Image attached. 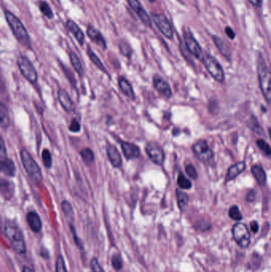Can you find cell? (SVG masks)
Listing matches in <instances>:
<instances>
[{
  "label": "cell",
  "mask_w": 271,
  "mask_h": 272,
  "mask_svg": "<svg viewBox=\"0 0 271 272\" xmlns=\"http://www.w3.org/2000/svg\"><path fill=\"white\" fill-rule=\"evenodd\" d=\"M178 185L181 189H183V190H189L192 187L190 181L183 174H180L178 175Z\"/></svg>",
  "instance_id": "cell-33"
},
{
  "label": "cell",
  "mask_w": 271,
  "mask_h": 272,
  "mask_svg": "<svg viewBox=\"0 0 271 272\" xmlns=\"http://www.w3.org/2000/svg\"><path fill=\"white\" fill-rule=\"evenodd\" d=\"M225 33L227 37L229 38V39H231V40L234 39V38H235V36H236V35H235V33H234V30H233L232 28L230 27V26H227V27H225Z\"/></svg>",
  "instance_id": "cell-45"
},
{
  "label": "cell",
  "mask_w": 271,
  "mask_h": 272,
  "mask_svg": "<svg viewBox=\"0 0 271 272\" xmlns=\"http://www.w3.org/2000/svg\"><path fill=\"white\" fill-rule=\"evenodd\" d=\"M3 224H2V219H1V217H0V230H1V228H2Z\"/></svg>",
  "instance_id": "cell-50"
},
{
  "label": "cell",
  "mask_w": 271,
  "mask_h": 272,
  "mask_svg": "<svg viewBox=\"0 0 271 272\" xmlns=\"http://www.w3.org/2000/svg\"><path fill=\"white\" fill-rule=\"evenodd\" d=\"M87 54H88V57H89L90 60L92 61V62L95 64V66L97 67L101 71H103L105 74H108L106 69H105V65H104L102 61H100V59L98 57V56L92 51V49L89 46H88L87 49Z\"/></svg>",
  "instance_id": "cell-27"
},
{
  "label": "cell",
  "mask_w": 271,
  "mask_h": 272,
  "mask_svg": "<svg viewBox=\"0 0 271 272\" xmlns=\"http://www.w3.org/2000/svg\"><path fill=\"white\" fill-rule=\"evenodd\" d=\"M119 86L120 88V90L122 91L125 96L130 98L131 99H134L136 98V95H134V90L132 88L131 85L126 78H119Z\"/></svg>",
  "instance_id": "cell-25"
},
{
  "label": "cell",
  "mask_w": 271,
  "mask_h": 272,
  "mask_svg": "<svg viewBox=\"0 0 271 272\" xmlns=\"http://www.w3.org/2000/svg\"><path fill=\"white\" fill-rule=\"evenodd\" d=\"M70 131L74 133L79 132L81 131V125H80L79 122L75 119L72 120L71 123H70Z\"/></svg>",
  "instance_id": "cell-44"
},
{
  "label": "cell",
  "mask_w": 271,
  "mask_h": 272,
  "mask_svg": "<svg viewBox=\"0 0 271 272\" xmlns=\"http://www.w3.org/2000/svg\"><path fill=\"white\" fill-rule=\"evenodd\" d=\"M185 172H186V174L190 177L191 179H197V171H196V169H195L194 166H193L192 164H189V165L185 166Z\"/></svg>",
  "instance_id": "cell-40"
},
{
  "label": "cell",
  "mask_w": 271,
  "mask_h": 272,
  "mask_svg": "<svg viewBox=\"0 0 271 272\" xmlns=\"http://www.w3.org/2000/svg\"><path fill=\"white\" fill-rule=\"evenodd\" d=\"M251 229L254 233H256L258 231V224L256 221H253L251 224Z\"/></svg>",
  "instance_id": "cell-46"
},
{
  "label": "cell",
  "mask_w": 271,
  "mask_h": 272,
  "mask_svg": "<svg viewBox=\"0 0 271 272\" xmlns=\"http://www.w3.org/2000/svg\"><path fill=\"white\" fill-rule=\"evenodd\" d=\"M5 17L6 20L9 24L10 28L13 32V35H15L17 40L24 46H29L30 39L29 33L22 24V22L14 14L8 11H6Z\"/></svg>",
  "instance_id": "cell-3"
},
{
  "label": "cell",
  "mask_w": 271,
  "mask_h": 272,
  "mask_svg": "<svg viewBox=\"0 0 271 272\" xmlns=\"http://www.w3.org/2000/svg\"><path fill=\"white\" fill-rule=\"evenodd\" d=\"M56 272H68L62 256H58L56 260Z\"/></svg>",
  "instance_id": "cell-39"
},
{
  "label": "cell",
  "mask_w": 271,
  "mask_h": 272,
  "mask_svg": "<svg viewBox=\"0 0 271 272\" xmlns=\"http://www.w3.org/2000/svg\"><path fill=\"white\" fill-rule=\"evenodd\" d=\"M248 1L256 8H259L262 4V0H248Z\"/></svg>",
  "instance_id": "cell-47"
},
{
  "label": "cell",
  "mask_w": 271,
  "mask_h": 272,
  "mask_svg": "<svg viewBox=\"0 0 271 272\" xmlns=\"http://www.w3.org/2000/svg\"><path fill=\"white\" fill-rule=\"evenodd\" d=\"M112 266L116 270H119L123 267L121 259L119 256H114L112 259Z\"/></svg>",
  "instance_id": "cell-43"
},
{
  "label": "cell",
  "mask_w": 271,
  "mask_h": 272,
  "mask_svg": "<svg viewBox=\"0 0 271 272\" xmlns=\"http://www.w3.org/2000/svg\"><path fill=\"white\" fill-rule=\"evenodd\" d=\"M90 266H91L92 272H105L96 258H92L91 263H90Z\"/></svg>",
  "instance_id": "cell-41"
},
{
  "label": "cell",
  "mask_w": 271,
  "mask_h": 272,
  "mask_svg": "<svg viewBox=\"0 0 271 272\" xmlns=\"http://www.w3.org/2000/svg\"><path fill=\"white\" fill-rule=\"evenodd\" d=\"M146 152L150 160L157 165H162L165 160V154L159 144L155 142H149L146 145Z\"/></svg>",
  "instance_id": "cell-10"
},
{
  "label": "cell",
  "mask_w": 271,
  "mask_h": 272,
  "mask_svg": "<svg viewBox=\"0 0 271 272\" xmlns=\"http://www.w3.org/2000/svg\"><path fill=\"white\" fill-rule=\"evenodd\" d=\"M119 50H120V52H121V54L123 55L126 57H130L132 54V49L128 43L123 41V42L119 43Z\"/></svg>",
  "instance_id": "cell-35"
},
{
  "label": "cell",
  "mask_w": 271,
  "mask_h": 272,
  "mask_svg": "<svg viewBox=\"0 0 271 272\" xmlns=\"http://www.w3.org/2000/svg\"><path fill=\"white\" fill-rule=\"evenodd\" d=\"M87 35L99 47L104 49V50L107 49L106 41H105V38H104L102 33L97 29H95V27L89 25L88 26V29H87Z\"/></svg>",
  "instance_id": "cell-17"
},
{
  "label": "cell",
  "mask_w": 271,
  "mask_h": 272,
  "mask_svg": "<svg viewBox=\"0 0 271 272\" xmlns=\"http://www.w3.org/2000/svg\"><path fill=\"white\" fill-rule=\"evenodd\" d=\"M0 194L7 200L12 198L14 195V186L9 181L0 179Z\"/></svg>",
  "instance_id": "cell-23"
},
{
  "label": "cell",
  "mask_w": 271,
  "mask_h": 272,
  "mask_svg": "<svg viewBox=\"0 0 271 272\" xmlns=\"http://www.w3.org/2000/svg\"><path fill=\"white\" fill-rule=\"evenodd\" d=\"M70 58L76 72L79 74L81 77H82L83 74H84V70H83L82 64H81V60L78 56L74 52H70Z\"/></svg>",
  "instance_id": "cell-30"
},
{
  "label": "cell",
  "mask_w": 271,
  "mask_h": 272,
  "mask_svg": "<svg viewBox=\"0 0 271 272\" xmlns=\"http://www.w3.org/2000/svg\"><path fill=\"white\" fill-rule=\"evenodd\" d=\"M177 199H178V205L181 211H184V210L187 207L188 203H189V196L187 193H185V192L180 190V189H177L176 190Z\"/></svg>",
  "instance_id": "cell-28"
},
{
  "label": "cell",
  "mask_w": 271,
  "mask_h": 272,
  "mask_svg": "<svg viewBox=\"0 0 271 272\" xmlns=\"http://www.w3.org/2000/svg\"><path fill=\"white\" fill-rule=\"evenodd\" d=\"M203 64H205L208 72L218 82H223L225 79L224 70L221 64L213 56L209 54H204L201 57Z\"/></svg>",
  "instance_id": "cell-5"
},
{
  "label": "cell",
  "mask_w": 271,
  "mask_h": 272,
  "mask_svg": "<svg viewBox=\"0 0 271 272\" xmlns=\"http://www.w3.org/2000/svg\"><path fill=\"white\" fill-rule=\"evenodd\" d=\"M248 126L251 128V131L256 133L258 134H263L262 127L259 124V122L258 121L255 116H251L250 120L248 122Z\"/></svg>",
  "instance_id": "cell-31"
},
{
  "label": "cell",
  "mask_w": 271,
  "mask_h": 272,
  "mask_svg": "<svg viewBox=\"0 0 271 272\" xmlns=\"http://www.w3.org/2000/svg\"><path fill=\"white\" fill-rule=\"evenodd\" d=\"M26 221L30 229L35 232H39L42 228V222L40 217L36 212H29L26 215Z\"/></svg>",
  "instance_id": "cell-18"
},
{
  "label": "cell",
  "mask_w": 271,
  "mask_h": 272,
  "mask_svg": "<svg viewBox=\"0 0 271 272\" xmlns=\"http://www.w3.org/2000/svg\"><path fill=\"white\" fill-rule=\"evenodd\" d=\"M66 26L70 29V31L74 35V37L78 41L80 45L83 46L84 43V35L79 26L74 21L69 20L66 22Z\"/></svg>",
  "instance_id": "cell-22"
},
{
  "label": "cell",
  "mask_w": 271,
  "mask_h": 272,
  "mask_svg": "<svg viewBox=\"0 0 271 272\" xmlns=\"http://www.w3.org/2000/svg\"><path fill=\"white\" fill-rule=\"evenodd\" d=\"M39 9H40L42 13L45 16L47 17L48 19H53V11H52L51 8H50V6H49L47 3L45 2V1H41L40 4H39Z\"/></svg>",
  "instance_id": "cell-34"
},
{
  "label": "cell",
  "mask_w": 271,
  "mask_h": 272,
  "mask_svg": "<svg viewBox=\"0 0 271 272\" xmlns=\"http://www.w3.org/2000/svg\"><path fill=\"white\" fill-rule=\"evenodd\" d=\"M149 1H150V3L155 2V0H149Z\"/></svg>",
  "instance_id": "cell-51"
},
{
  "label": "cell",
  "mask_w": 271,
  "mask_h": 272,
  "mask_svg": "<svg viewBox=\"0 0 271 272\" xmlns=\"http://www.w3.org/2000/svg\"><path fill=\"white\" fill-rule=\"evenodd\" d=\"M251 173L256 179L258 184L261 186H264L266 185V172L264 171L263 168L259 165H253L251 167Z\"/></svg>",
  "instance_id": "cell-24"
},
{
  "label": "cell",
  "mask_w": 271,
  "mask_h": 272,
  "mask_svg": "<svg viewBox=\"0 0 271 272\" xmlns=\"http://www.w3.org/2000/svg\"><path fill=\"white\" fill-rule=\"evenodd\" d=\"M130 8L136 12L141 22L147 27L152 26V22L146 10L143 8L140 0H127Z\"/></svg>",
  "instance_id": "cell-12"
},
{
  "label": "cell",
  "mask_w": 271,
  "mask_h": 272,
  "mask_svg": "<svg viewBox=\"0 0 271 272\" xmlns=\"http://www.w3.org/2000/svg\"><path fill=\"white\" fill-rule=\"evenodd\" d=\"M0 172L8 177H15L16 167L13 161L6 158L0 161Z\"/></svg>",
  "instance_id": "cell-19"
},
{
  "label": "cell",
  "mask_w": 271,
  "mask_h": 272,
  "mask_svg": "<svg viewBox=\"0 0 271 272\" xmlns=\"http://www.w3.org/2000/svg\"><path fill=\"white\" fill-rule=\"evenodd\" d=\"M229 217L234 221H240L243 219V215L238 206H234L229 210Z\"/></svg>",
  "instance_id": "cell-36"
},
{
  "label": "cell",
  "mask_w": 271,
  "mask_h": 272,
  "mask_svg": "<svg viewBox=\"0 0 271 272\" xmlns=\"http://www.w3.org/2000/svg\"><path fill=\"white\" fill-rule=\"evenodd\" d=\"M7 158V148L2 136L0 135V161Z\"/></svg>",
  "instance_id": "cell-42"
},
{
  "label": "cell",
  "mask_w": 271,
  "mask_h": 272,
  "mask_svg": "<svg viewBox=\"0 0 271 272\" xmlns=\"http://www.w3.org/2000/svg\"><path fill=\"white\" fill-rule=\"evenodd\" d=\"M213 40L214 42L215 45H216V48L218 49L219 51L220 52V54L224 56V57H226V58L230 60L231 57V50H230L228 46L226 44L225 42L221 38L216 36V35H213Z\"/></svg>",
  "instance_id": "cell-21"
},
{
  "label": "cell",
  "mask_w": 271,
  "mask_h": 272,
  "mask_svg": "<svg viewBox=\"0 0 271 272\" xmlns=\"http://www.w3.org/2000/svg\"><path fill=\"white\" fill-rule=\"evenodd\" d=\"M232 235L234 241L241 248H248L251 241V234L246 224L237 223L232 228Z\"/></svg>",
  "instance_id": "cell-6"
},
{
  "label": "cell",
  "mask_w": 271,
  "mask_h": 272,
  "mask_svg": "<svg viewBox=\"0 0 271 272\" xmlns=\"http://www.w3.org/2000/svg\"><path fill=\"white\" fill-rule=\"evenodd\" d=\"M42 160L44 163L45 166L47 168H50L52 166V156L51 153L48 149H45L42 151Z\"/></svg>",
  "instance_id": "cell-38"
},
{
  "label": "cell",
  "mask_w": 271,
  "mask_h": 272,
  "mask_svg": "<svg viewBox=\"0 0 271 272\" xmlns=\"http://www.w3.org/2000/svg\"><path fill=\"white\" fill-rule=\"evenodd\" d=\"M192 151L196 158L202 162L208 163L214 158L213 151L209 148L206 140H199L192 147Z\"/></svg>",
  "instance_id": "cell-7"
},
{
  "label": "cell",
  "mask_w": 271,
  "mask_h": 272,
  "mask_svg": "<svg viewBox=\"0 0 271 272\" xmlns=\"http://www.w3.org/2000/svg\"><path fill=\"white\" fill-rule=\"evenodd\" d=\"M81 156L84 163L87 164V165H89V164L93 162L94 159H95L93 151L89 149V148L83 149L81 151Z\"/></svg>",
  "instance_id": "cell-32"
},
{
  "label": "cell",
  "mask_w": 271,
  "mask_h": 272,
  "mask_svg": "<svg viewBox=\"0 0 271 272\" xmlns=\"http://www.w3.org/2000/svg\"><path fill=\"white\" fill-rule=\"evenodd\" d=\"M61 209H62L63 213H64L69 222L70 223V224H73L74 219V212L72 205L69 202L68 200H63L62 203H61Z\"/></svg>",
  "instance_id": "cell-29"
},
{
  "label": "cell",
  "mask_w": 271,
  "mask_h": 272,
  "mask_svg": "<svg viewBox=\"0 0 271 272\" xmlns=\"http://www.w3.org/2000/svg\"><path fill=\"white\" fill-rule=\"evenodd\" d=\"M255 192L253 190V191H251L248 193V197H247V200H248V201H253V200H255Z\"/></svg>",
  "instance_id": "cell-48"
},
{
  "label": "cell",
  "mask_w": 271,
  "mask_h": 272,
  "mask_svg": "<svg viewBox=\"0 0 271 272\" xmlns=\"http://www.w3.org/2000/svg\"><path fill=\"white\" fill-rule=\"evenodd\" d=\"M121 147L125 157L128 160L138 158L141 155L140 147L136 146V144L128 143V142H123L121 144Z\"/></svg>",
  "instance_id": "cell-14"
},
{
  "label": "cell",
  "mask_w": 271,
  "mask_h": 272,
  "mask_svg": "<svg viewBox=\"0 0 271 272\" xmlns=\"http://www.w3.org/2000/svg\"><path fill=\"white\" fill-rule=\"evenodd\" d=\"M246 163L244 162H237L234 165H231L227 171V176H226V182H228L232 179H235L237 176L243 173L246 169Z\"/></svg>",
  "instance_id": "cell-20"
},
{
  "label": "cell",
  "mask_w": 271,
  "mask_h": 272,
  "mask_svg": "<svg viewBox=\"0 0 271 272\" xmlns=\"http://www.w3.org/2000/svg\"><path fill=\"white\" fill-rule=\"evenodd\" d=\"M20 156L22 165L28 175L35 182H40L42 180V169L37 162H35L31 155L26 150L23 149L21 151Z\"/></svg>",
  "instance_id": "cell-4"
},
{
  "label": "cell",
  "mask_w": 271,
  "mask_h": 272,
  "mask_svg": "<svg viewBox=\"0 0 271 272\" xmlns=\"http://www.w3.org/2000/svg\"><path fill=\"white\" fill-rule=\"evenodd\" d=\"M153 82H154V86L156 90L160 92L161 95H163L166 98H171L172 96L171 85L166 81L161 78V76L158 75V74L154 75Z\"/></svg>",
  "instance_id": "cell-13"
},
{
  "label": "cell",
  "mask_w": 271,
  "mask_h": 272,
  "mask_svg": "<svg viewBox=\"0 0 271 272\" xmlns=\"http://www.w3.org/2000/svg\"><path fill=\"white\" fill-rule=\"evenodd\" d=\"M59 102L61 104L63 109L67 112H74L76 109V105L74 100L71 99L68 92L64 89H60L57 94Z\"/></svg>",
  "instance_id": "cell-15"
},
{
  "label": "cell",
  "mask_w": 271,
  "mask_h": 272,
  "mask_svg": "<svg viewBox=\"0 0 271 272\" xmlns=\"http://www.w3.org/2000/svg\"><path fill=\"white\" fill-rule=\"evenodd\" d=\"M184 41H185V48L189 54L194 56L196 58L201 59L203 56L201 46L189 30L184 32Z\"/></svg>",
  "instance_id": "cell-11"
},
{
  "label": "cell",
  "mask_w": 271,
  "mask_h": 272,
  "mask_svg": "<svg viewBox=\"0 0 271 272\" xmlns=\"http://www.w3.org/2000/svg\"><path fill=\"white\" fill-rule=\"evenodd\" d=\"M10 125V116L5 105L0 103V127L8 128Z\"/></svg>",
  "instance_id": "cell-26"
},
{
  "label": "cell",
  "mask_w": 271,
  "mask_h": 272,
  "mask_svg": "<svg viewBox=\"0 0 271 272\" xmlns=\"http://www.w3.org/2000/svg\"><path fill=\"white\" fill-rule=\"evenodd\" d=\"M22 272H33V270L30 267H27V266H24L22 267Z\"/></svg>",
  "instance_id": "cell-49"
},
{
  "label": "cell",
  "mask_w": 271,
  "mask_h": 272,
  "mask_svg": "<svg viewBox=\"0 0 271 272\" xmlns=\"http://www.w3.org/2000/svg\"><path fill=\"white\" fill-rule=\"evenodd\" d=\"M257 146L258 148L262 151V152L266 155V156H269L271 155L270 147H269V144L266 143V141H264L263 140H258L256 141Z\"/></svg>",
  "instance_id": "cell-37"
},
{
  "label": "cell",
  "mask_w": 271,
  "mask_h": 272,
  "mask_svg": "<svg viewBox=\"0 0 271 272\" xmlns=\"http://www.w3.org/2000/svg\"><path fill=\"white\" fill-rule=\"evenodd\" d=\"M151 19L156 26L159 29L160 32L166 39H172L174 38V29H173L171 22H168V19L165 15L154 13L151 15Z\"/></svg>",
  "instance_id": "cell-9"
},
{
  "label": "cell",
  "mask_w": 271,
  "mask_h": 272,
  "mask_svg": "<svg viewBox=\"0 0 271 272\" xmlns=\"http://www.w3.org/2000/svg\"><path fill=\"white\" fill-rule=\"evenodd\" d=\"M4 232L13 248L14 251L19 255H24L26 252V240L22 229L16 223L8 221L5 223Z\"/></svg>",
  "instance_id": "cell-1"
},
{
  "label": "cell",
  "mask_w": 271,
  "mask_h": 272,
  "mask_svg": "<svg viewBox=\"0 0 271 272\" xmlns=\"http://www.w3.org/2000/svg\"><path fill=\"white\" fill-rule=\"evenodd\" d=\"M107 154L111 164L115 168H120L123 164L122 157L116 147L111 144L107 145Z\"/></svg>",
  "instance_id": "cell-16"
},
{
  "label": "cell",
  "mask_w": 271,
  "mask_h": 272,
  "mask_svg": "<svg viewBox=\"0 0 271 272\" xmlns=\"http://www.w3.org/2000/svg\"><path fill=\"white\" fill-rule=\"evenodd\" d=\"M257 71H258V78L261 90L268 103H269L271 99L270 72H269L263 55L261 53L258 54V57H257Z\"/></svg>",
  "instance_id": "cell-2"
},
{
  "label": "cell",
  "mask_w": 271,
  "mask_h": 272,
  "mask_svg": "<svg viewBox=\"0 0 271 272\" xmlns=\"http://www.w3.org/2000/svg\"><path fill=\"white\" fill-rule=\"evenodd\" d=\"M18 65L21 74L30 83H36L38 81L37 71L27 57L21 56L18 60Z\"/></svg>",
  "instance_id": "cell-8"
}]
</instances>
